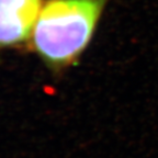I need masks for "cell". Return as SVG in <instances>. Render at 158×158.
Here are the masks:
<instances>
[{
  "label": "cell",
  "mask_w": 158,
  "mask_h": 158,
  "mask_svg": "<svg viewBox=\"0 0 158 158\" xmlns=\"http://www.w3.org/2000/svg\"><path fill=\"white\" fill-rule=\"evenodd\" d=\"M109 1L48 0L43 5L31 34V44L52 72L65 70L80 59Z\"/></svg>",
  "instance_id": "obj_1"
},
{
  "label": "cell",
  "mask_w": 158,
  "mask_h": 158,
  "mask_svg": "<svg viewBox=\"0 0 158 158\" xmlns=\"http://www.w3.org/2000/svg\"><path fill=\"white\" fill-rule=\"evenodd\" d=\"M41 8L42 0H0V51L27 42Z\"/></svg>",
  "instance_id": "obj_2"
}]
</instances>
